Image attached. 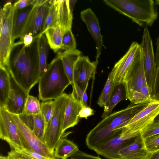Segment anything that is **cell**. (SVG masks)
Listing matches in <instances>:
<instances>
[{"mask_svg":"<svg viewBox=\"0 0 159 159\" xmlns=\"http://www.w3.org/2000/svg\"><path fill=\"white\" fill-rule=\"evenodd\" d=\"M39 40V38L34 39L28 47L23 44L21 47L20 45L15 46L16 49L13 53H11L9 64L6 67L16 83L29 93L39 82L40 77Z\"/></svg>","mask_w":159,"mask_h":159,"instance_id":"obj_1","label":"cell"},{"mask_svg":"<svg viewBox=\"0 0 159 159\" xmlns=\"http://www.w3.org/2000/svg\"><path fill=\"white\" fill-rule=\"evenodd\" d=\"M131 103L125 109L111 113L99 122L87 135L86 143L93 150L97 147L116 137L121 132L125 123L148 104Z\"/></svg>","mask_w":159,"mask_h":159,"instance_id":"obj_2","label":"cell"},{"mask_svg":"<svg viewBox=\"0 0 159 159\" xmlns=\"http://www.w3.org/2000/svg\"><path fill=\"white\" fill-rule=\"evenodd\" d=\"M39 83V98L43 101L59 98L71 84L58 55L48 65L46 71L40 76Z\"/></svg>","mask_w":159,"mask_h":159,"instance_id":"obj_3","label":"cell"},{"mask_svg":"<svg viewBox=\"0 0 159 159\" xmlns=\"http://www.w3.org/2000/svg\"><path fill=\"white\" fill-rule=\"evenodd\" d=\"M106 5L141 27L151 26L158 13L153 0H103Z\"/></svg>","mask_w":159,"mask_h":159,"instance_id":"obj_4","label":"cell"},{"mask_svg":"<svg viewBox=\"0 0 159 159\" xmlns=\"http://www.w3.org/2000/svg\"><path fill=\"white\" fill-rule=\"evenodd\" d=\"M7 1L0 10V66L6 67L15 43L12 41V25L14 9Z\"/></svg>","mask_w":159,"mask_h":159,"instance_id":"obj_5","label":"cell"},{"mask_svg":"<svg viewBox=\"0 0 159 159\" xmlns=\"http://www.w3.org/2000/svg\"><path fill=\"white\" fill-rule=\"evenodd\" d=\"M68 94L64 93L54 100L52 116L45 128L44 143L53 153L62 134L64 112Z\"/></svg>","mask_w":159,"mask_h":159,"instance_id":"obj_6","label":"cell"},{"mask_svg":"<svg viewBox=\"0 0 159 159\" xmlns=\"http://www.w3.org/2000/svg\"><path fill=\"white\" fill-rule=\"evenodd\" d=\"M147 83L153 99L156 94L157 70L152 42L147 26L144 27L141 43Z\"/></svg>","mask_w":159,"mask_h":159,"instance_id":"obj_7","label":"cell"},{"mask_svg":"<svg viewBox=\"0 0 159 159\" xmlns=\"http://www.w3.org/2000/svg\"><path fill=\"white\" fill-rule=\"evenodd\" d=\"M159 114V100L153 99L142 109L125 122L121 129L125 128L141 133L152 123Z\"/></svg>","mask_w":159,"mask_h":159,"instance_id":"obj_8","label":"cell"},{"mask_svg":"<svg viewBox=\"0 0 159 159\" xmlns=\"http://www.w3.org/2000/svg\"><path fill=\"white\" fill-rule=\"evenodd\" d=\"M10 114L18 127L25 149L36 152L49 159L55 158L54 153L37 137L33 131L23 123L17 115Z\"/></svg>","mask_w":159,"mask_h":159,"instance_id":"obj_9","label":"cell"},{"mask_svg":"<svg viewBox=\"0 0 159 159\" xmlns=\"http://www.w3.org/2000/svg\"><path fill=\"white\" fill-rule=\"evenodd\" d=\"M141 133L125 128L116 137L97 147L93 150L98 155L108 159L119 158L118 152L121 149L133 142Z\"/></svg>","mask_w":159,"mask_h":159,"instance_id":"obj_10","label":"cell"},{"mask_svg":"<svg viewBox=\"0 0 159 159\" xmlns=\"http://www.w3.org/2000/svg\"><path fill=\"white\" fill-rule=\"evenodd\" d=\"M0 138L8 143L11 150L25 149L16 124L10 113L2 108H0Z\"/></svg>","mask_w":159,"mask_h":159,"instance_id":"obj_11","label":"cell"},{"mask_svg":"<svg viewBox=\"0 0 159 159\" xmlns=\"http://www.w3.org/2000/svg\"><path fill=\"white\" fill-rule=\"evenodd\" d=\"M123 83L125 88L126 99L128 100L134 92L140 91L143 86L147 84L142 51L126 73Z\"/></svg>","mask_w":159,"mask_h":159,"instance_id":"obj_12","label":"cell"},{"mask_svg":"<svg viewBox=\"0 0 159 159\" xmlns=\"http://www.w3.org/2000/svg\"><path fill=\"white\" fill-rule=\"evenodd\" d=\"M142 51L140 45L136 42H133L126 53L115 64L110 73L111 74V81L116 86L123 83L126 73Z\"/></svg>","mask_w":159,"mask_h":159,"instance_id":"obj_13","label":"cell"},{"mask_svg":"<svg viewBox=\"0 0 159 159\" xmlns=\"http://www.w3.org/2000/svg\"><path fill=\"white\" fill-rule=\"evenodd\" d=\"M50 6L45 5L34 7L20 38V40L14 43V47L21 44L22 39L26 34H31L34 39L40 38L43 35L44 26Z\"/></svg>","mask_w":159,"mask_h":159,"instance_id":"obj_14","label":"cell"},{"mask_svg":"<svg viewBox=\"0 0 159 159\" xmlns=\"http://www.w3.org/2000/svg\"><path fill=\"white\" fill-rule=\"evenodd\" d=\"M98 63V61L91 62L88 56L81 55L74 65L73 83L87 90L89 81L94 76Z\"/></svg>","mask_w":159,"mask_h":159,"instance_id":"obj_15","label":"cell"},{"mask_svg":"<svg viewBox=\"0 0 159 159\" xmlns=\"http://www.w3.org/2000/svg\"><path fill=\"white\" fill-rule=\"evenodd\" d=\"M11 89L5 109L9 113L18 115L24 112L29 93L22 89L11 76Z\"/></svg>","mask_w":159,"mask_h":159,"instance_id":"obj_16","label":"cell"},{"mask_svg":"<svg viewBox=\"0 0 159 159\" xmlns=\"http://www.w3.org/2000/svg\"><path fill=\"white\" fill-rule=\"evenodd\" d=\"M80 15L82 20L86 25L88 30L95 42L97 50L95 60L98 61L103 43L98 19L90 8L82 11Z\"/></svg>","mask_w":159,"mask_h":159,"instance_id":"obj_17","label":"cell"},{"mask_svg":"<svg viewBox=\"0 0 159 159\" xmlns=\"http://www.w3.org/2000/svg\"><path fill=\"white\" fill-rule=\"evenodd\" d=\"M151 153L147 149L141 134L118 152L121 159H148Z\"/></svg>","mask_w":159,"mask_h":159,"instance_id":"obj_18","label":"cell"},{"mask_svg":"<svg viewBox=\"0 0 159 159\" xmlns=\"http://www.w3.org/2000/svg\"><path fill=\"white\" fill-rule=\"evenodd\" d=\"M82 107L73 93L69 94L64 112L63 134L67 129L73 127L78 123L80 118L79 112Z\"/></svg>","mask_w":159,"mask_h":159,"instance_id":"obj_19","label":"cell"},{"mask_svg":"<svg viewBox=\"0 0 159 159\" xmlns=\"http://www.w3.org/2000/svg\"><path fill=\"white\" fill-rule=\"evenodd\" d=\"M18 116L23 123L33 131L37 137L44 143L45 122L41 114L33 115L24 112Z\"/></svg>","mask_w":159,"mask_h":159,"instance_id":"obj_20","label":"cell"},{"mask_svg":"<svg viewBox=\"0 0 159 159\" xmlns=\"http://www.w3.org/2000/svg\"><path fill=\"white\" fill-rule=\"evenodd\" d=\"M34 7L31 4L22 9H14L12 25V41L13 43L15 39L20 38Z\"/></svg>","mask_w":159,"mask_h":159,"instance_id":"obj_21","label":"cell"},{"mask_svg":"<svg viewBox=\"0 0 159 159\" xmlns=\"http://www.w3.org/2000/svg\"><path fill=\"white\" fill-rule=\"evenodd\" d=\"M58 25L64 31L71 29L73 14L70 11L69 0H56Z\"/></svg>","mask_w":159,"mask_h":159,"instance_id":"obj_22","label":"cell"},{"mask_svg":"<svg viewBox=\"0 0 159 159\" xmlns=\"http://www.w3.org/2000/svg\"><path fill=\"white\" fill-rule=\"evenodd\" d=\"M81 52L77 49L65 50L58 52L62 61L65 72L71 85L73 83V73L75 64Z\"/></svg>","mask_w":159,"mask_h":159,"instance_id":"obj_23","label":"cell"},{"mask_svg":"<svg viewBox=\"0 0 159 159\" xmlns=\"http://www.w3.org/2000/svg\"><path fill=\"white\" fill-rule=\"evenodd\" d=\"M11 89V75L6 67L0 66V108H5Z\"/></svg>","mask_w":159,"mask_h":159,"instance_id":"obj_24","label":"cell"},{"mask_svg":"<svg viewBox=\"0 0 159 159\" xmlns=\"http://www.w3.org/2000/svg\"><path fill=\"white\" fill-rule=\"evenodd\" d=\"M55 149L54 155L59 159H67L79 150L77 145L65 138H61Z\"/></svg>","mask_w":159,"mask_h":159,"instance_id":"obj_25","label":"cell"},{"mask_svg":"<svg viewBox=\"0 0 159 159\" xmlns=\"http://www.w3.org/2000/svg\"><path fill=\"white\" fill-rule=\"evenodd\" d=\"M64 32L58 25L48 29L44 33L49 46L55 52H58L61 49Z\"/></svg>","mask_w":159,"mask_h":159,"instance_id":"obj_26","label":"cell"},{"mask_svg":"<svg viewBox=\"0 0 159 159\" xmlns=\"http://www.w3.org/2000/svg\"><path fill=\"white\" fill-rule=\"evenodd\" d=\"M125 99H126V92L124 84L122 83L116 85L108 105L104 107L102 118H104L111 114L116 105Z\"/></svg>","mask_w":159,"mask_h":159,"instance_id":"obj_27","label":"cell"},{"mask_svg":"<svg viewBox=\"0 0 159 159\" xmlns=\"http://www.w3.org/2000/svg\"><path fill=\"white\" fill-rule=\"evenodd\" d=\"M115 87L116 85L111 81V74L110 72L97 101L99 106L104 107L108 105Z\"/></svg>","mask_w":159,"mask_h":159,"instance_id":"obj_28","label":"cell"},{"mask_svg":"<svg viewBox=\"0 0 159 159\" xmlns=\"http://www.w3.org/2000/svg\"><path fill=\"white\" fill-rule=\"evenodd\" d=\"M48 46L46 37L43 34L39 38V43L40 76L46 71L47 69L48 65L47 62L48 52Z\"/></svg>","mask_w":159,"mask_h":159,"instance_id":"obj_29","label":"cell"},{"mask_svg":"<svg viewBox=\"0 0 159 159\" xmlns=\"http://www.w3.org/2000/svg\"><path fill=\"white\" fill-rule=\"evenodd\" d=\"M8 154L9 159H49L36 152L26 149L11 150Z\"/></svg>","mask_w":159,"mask_h":159,"instance_id":"obj_30","label":"cell"},{"mask_svg":"<svg viewBox=\"0 0 159 159\" xmlns=\"http://www.w3.org/2000/svg\"><path fill=\"white\" fill-rule=\"evenodd\" d=\"M58 25L57 11L56 0H52L49 11L46 18L43 28V34L48 28Z\"/></svg>","mask_w":159,"mask_h":159,"instance_id":"obj_31","label":"cell"},{"mask_svg":"<svg viewBox=\"0 0 159 159\" xmlns=\"http://www.w3.org/2000/svg\"><path fill=\"white\" fill-rule=\"evenodd\" d=\"M41 103L34 96L28 95L25 102L24 112L27 114L37 115L40 113Z\"/></svg>","mask_w":159,"mask_h":159,"instance_id":"obj_32","label":"cell"},{"mask_svg":"<svg viewBox=\"0 0 159 159\" xmlns=\"http://www.w3.org/2000/svg\"><path fill=\"white\" fill-rule=\"evenodd\" d=\"M76 40L71 29L65 30L63 34L62 47V50H67L76 49Z\"/></svg>","mask_w":159,"mask_h":159,"instance_id":"obj_33","label":"cell"},{"mask_svg":"<svg viewBox=\"0 0 159 159\" xmlns=\"http://www.w3.org/2000/svg\"><path fill=\"white\" fill-rule=\"evenodd\" d=\"M53 109L54 101H44L41 103L40 113L44 118L45 128L52 116Z\"/></svg>","mask_w":159,"mask_h":159,"instance_id":"obj_34","label":"cell"},{"mask_svg":"<svg viewBox=\"0 0 159 159\" xmlns=\"http://www.w3.org/2000/svg\"><path fill=\"white\" fill-rule=\"evenodd\" d=\"M71 85L72 92L82 107L89 106L87 104L88 98L87 90H84L75 83H73Z\"/></svg>","mask_w":159,"mask_h":159,"instance_id":"obj_35","label":"cell"},{"mask_svg":"<svg viewBox=\"0 0 159 159\" xmlns=\"http://www.w3.org/2000/svg\"><path fill=\"white\" fill-rule=\"evenodd\" d=\"M145 147L150 153L159 150V134L144 139Z\"/></svg>","mask_w":159,"mask_h":159,"instance_id":"obj_36","label":"cell"},{"mask_svg":"<svg viewBox=\"0 0 159 159\" xmlns=\"http://www.w3.org/2000/svg\"><path fill=\"white\" fill-rule=\"evenodd\" d=\"M158 134H159V121L153 122L143 130L141 135L144 139Z\"/></svg>","mask_w":159,"mask_h":159,"instance_id":"obj_37","label":"cell"},{"mask_svg":"<svg viewBox=\"0 0 159 159\" xmlns=\"http://www.w3.org/2000/svg\"><path fill=\"white\" fill-rule=\"evenodd\" d=\"M70 159H102L99 156L92 155L79 150L70 157Z\"/></svg>","mask_w":159,"mask_h":159,"instance_id":"obj_38","label":"cell"},{"mask_svg":"<svg viewBox=\"0 0 159 159\" xmlns=\"http://www.w3.org/2000/svg\"><path fill=\"white\" fill-rule=\"evenodd\" d=\"M94 114V110L89 106L84 107L81 108L79 112L80 118H87Z\"/></svg>","mask_w":159,"mask_h":159,"instance_id":"obj_39","label":"cell"},{"mask_svg":"<svg viewBox=\"0 0 159 159\" xmlns=\"http://www.w3.org/2000/svg\"><path fill=\"white\" fill-rule=\"evenodd\" d=\"M34 0H19L13 4L15 10L24 8L31 4Z\"/></svg>","mask_w":159,"mask_h":159,"instance_id":"obj_40","label":"cell"},{"mask_svg":"<svg viewBox=\"0 0 159 159\" xmlns=\"http://www.w3.org/2000/svg\"><path fill=\"white\" fill-rule=\"evenodd\" d=\"M34 39L33 37L31 34H26L22 39L21 44H23L25 47H28L31 44Z\"/></svg>","mask_w":159,"mask_h":159,"instance_id":"obj_41","label":"cell"},{"mask_svg":"<svg viewBox=\"0 0 159 159\" xmlns=\"http://www.w3.org/2000/svg\"><path fill=\"white\" fill-rule=\"evenodd\" d=\"M51 0H34L31 4L35 7L51 5Z\"/></svg>","mask_w":159,"mask_h":159,"instance_id":"obj_42","label":"cell"},{"mask_svg":"<svg viewBox=\"0 0 159 159\" xmlns=\"http://www.w3.org/2000/svg\"><path fill=\"white\" fill-rule=\"evenodd\" d=\"M156 45L157 48L155 55V59L157 72L159 70V36L157 39Z\"/></svg>","mask_w":159,"mask_h":159,"instance_id":"obj_43","label":"cell"},{"mask_svg":"<svg viewBox=\"0 0 159 159\" xmlns=\"http://www.w3.org/2000/svg\"><path fill=\"white\" fill-rule=\"evenodd\" d=\"M148 159H159V150L150 153Z\"/></svg>","mask_w":159,"mask_h":159,"instance_id":"obj_44","label":"cell"},{"mask_svg":"<svg viewBox=\"0 0 159 159\" xmlns=\"http://www.w3.org/2000/svg\"><path fill=\"white\" fill-rule=\"evenodd\" d=\"M77 1L75 0H69V7L71 13L73 14V11L74 9V7L75 4Z\"/></svg>","mask_w":159,"mask_h":159,"instance_id":"obj_45","label":"cell"},{"mask_svg":"<svg viewBox=\"0 0 159 159\" xmlns=\"http://www.w3.org/2000/svg\"><path fill=\"white\" fill-rule=\"evenodd\" d=\"M159 93V70L157 72V80L156 87V95ZM155 95V96H156Z\"/></svg>","mask_w":159,"mask_h":159,"instance_id":"obj_46","label":"cell"},{"mask_svg":"<svg viewBox=\"0 0 159 159\" xmlns=\"http://www.w3.org/2000/svg\"><path fill=\"white\" fill-rule=\"evenodd\" d=\"M159 114L155 118L154 122H159Z\"/></svg>","mask_w":159,"mask_h":159,"instance_id":"obj_47","label":"cell"},{"mask_svg":"<svg viewBox=\"0 0 159 159\" xmlns=\"http://www.w3.org/2000/svg\"><path fill=\"white\" fill-rule=\"evenodd\" d=\"M154 99L159 100V93L156 95Z\"/></svg>","mask_w":159,"mask_h":159,"instance_id":"obj_48","label":"cell"},{"mask_svg":"<svg viewBox=\"0 0 159 159\" xmlns=\"http://www.w3.org/2000/svg\"><path fill=\"white\" fill-rule=\"evenodd\" d=\"M0 159H9L7 156H1L0 157Z\"/></svg>","mask_w":159,"mask_h":159,"instance_id":"obj_49","label":"cell"},{"mask_svg":"<svg viewBox=\"0 0 159 159\" xmlns=\"http://www.w3.org/2000/svg\"><path fill=\"white\" fill-rule=\"evenodd\" d=\"M155 2L156 4L157 5L159 6V0H156L155 1Z\"/></svg>","mask_w":159,"mask_h":159,"instance_id":"obj_50","label":"cell"},{"mask_svg":"<svg viewBox=\"0 0 159 159\" xmlns=\"http://www.w3.org/2000/svg\"><path fill=\"white\" fill-rule=\"evenodd\" d=\"M120 159V158H116V159Z\"/></svg>","mask_w":159,"mask_h":159,"instance_id":"obj_51","label":"cell"},{"mask_svg":"<svg viewBox=\"0 0 159 159\" xmlns=\"http://www.w3.org/2000/svg\"><path fill=\"white\" fill-rule=\"evenodd\" d=\"M58 159V158H57V159H56V158H55V159Z\"/></svg>","mask_w":159,"mask_h":159,"instance_id":"obj_52","label":"cell"}]
</instances>
